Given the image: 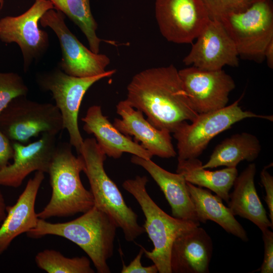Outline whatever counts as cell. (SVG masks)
<instances>
[{
    "label": "cell",
    "instance_id": "33",
    "mask_svg": "<svg viewBox=\"0 0 273 273\" xmlns=\"http://www.w3.org/2000/svg\"><path fill=\"white\" fill-rule=\"evenodd\" d=\"M264 59L266 61L268 67L273 68V39H272L266 46L264 52Z\"/></svg>",
    "mask_w": 273,
    "mask_h": 273
},
{
    "label": "cell",
    "instance_id": "29",
    "mask_svg": "<svg viewBox=\"0 0 273 273\" xmlns=\"http://www.w3.org/2000/svg\"><path fill=\"white\" fill-rule=\"evenodd\" d=\"M264 243V257L259 269L261 273L273 272V233L266 229L262 231Z\"/></svg>",
    "mask_w": 273,
    "mask_h": 273
},
{
    "label": "cell",
    "instance_id": "15",
    "mask_svg": "<svg viewBox=\"0 0 273 273\" xmlns=\"http://www.w3.org/2000/svg\"><path fill=\"white\" fill-rule=\"evenodd\" d=\"M57 145L56 134L47 132L27 145L13 142V162L0 169V186L18 188L34 171L48 173Z\"/></svg>",
    "mask_w": 273,
    "mask_h": 273
},
{
    "label": "cell",
    "instance_id": "30",
    "mask_svg": "<svg viewBox=\"0 0 273 273\" xmlns=\"http://www.w3.org/2000/svg\"><path fill=\"white\" fill-rule=\"evenodd\" d=\"M269 166H265L262 169L260 179L265 191L264 200L268 208L270 220L273 223V177L267 170Z\"/></svg>",
    "mask_w": 273,
    "mask_h": 273
},
{
    "label": "cell",
    "instance_id": "19",
    "mask_svg": "<svg viewBox=\"0 0 273 273\" xmlns=\"http://www.w3.org/2000/svg\"><path fill=\"white\" fill-rule=\"evenodd\" d=\"M44 178L43 172L36 171L15 204L7 206V214L0 227V255L17 237L36 226L38 218L35 211V201Z\"/></svg>",
    "mask_w": 273,
    "mask_h": 273
},
{
    "label": "cell",
    "instance_id": "27",
    "mask_svg": "<svg viewBox=\"0 0 273 273\" xmlns=\"http://www.w3.org/2000/svg\"><path fill=\"white\" fill-rule=\"evenodd\" d=\"M28 88L17 73L0 72V113L15 98L26 96Z\"/></svg>",
    "mask_w": 273,
    "mask_h": 273
},
{
    "label": "cell",
    "instance_id": "6",
    "mask_svg": "<svg viewBox=\"0 0 273 273\" xmlns=\"http://www.w3.org/2000/svg\"><path fill=\"white\" fill-rule=\"evenodd\" d=\"M234 42L239 56L261 63L264 50L273 39V2L256 0L247 10L220 21Z\"/></svg>",
    "mask_w": 273,
    "mask_h": 273
},
{
    "label": "cell",
    "instance_id": "28",
    "mask_svg": "<svg viewBox=\"0 0 273 273\" xmlns=\"http://www.w3.org/2000/svg\"><path fill=\"white\" fill-rule=\"evenodd\" d=\"M256 0H200L211 20L220 21L224 17L247 10Z\"/></svg>",
    "mask_w": 273,
    "mask_h": 273
},
{
    "label": "cell",
    "instance_id": "9",
    "mask_svg": "<svg viewBox=\"0 0 273 273\" xmlns=\"http://www.w3.org/2000/svg\"><path fill=\"white\" fill-rule=\"evenodd\" d=\"M14 99L0 113V130L10 140L22 144L43 133L57 134L64 129L61 114L49 103Z\"/></svg>",
    "mask_w": 273,
    "mask_h": 273
},
{
    "label": "cell",
    "instance_id": "5",
    "mask_svg": "<svg viewBox=\"0 0 273 273\" xmlns=\"http://www.w3.org/2000/svg\"><path fill=\"white\" fill-rule=\"evenodd\" d=\"M148 181L146 176L137 175L124 181L122 187L137 201L145 217L143 226L154 248L151 251L144 248V253L157 266L158 272L171 273L170 253L174 241L200 224L179 219L165 212L148 193Z\"/></svg>",
    "mask_w": 273,
    "mask_h": 273
},
{
    "label": "cell",
    "instance_id": "10",
    "mask_svg": "<svg viewBox=\"0 0 273 273\" xmlns=\"http://www.w3.org/2000/svg\"><path fill=\"white\" fill-rule=\"evenodd\" d=\"M33 1L32 6L24 13L0 19V40L4 43L14 42L19 46L25 71L33 62L38 61L48 50V34L39 28L38 23L47 11L55 9L49 0Z\"/></svg>",
    "mask_w": 273,
    "mask_h": 273
},
{
    "label": "cell",
    "instance_id": "26",
    "mask_svg": "<svg viewBox=\"0 0 273 273\" xmlns=\"http://www.w3.org/2000/svg\"><path fill=\"white\" fill-rule=\"evenodd\" d=\"M38 268L48 273H94L90 260L85 256L69 258L59 251L45 249L35 257Z\"/></svg>",
    "mask_w": 273,
    "mask_h": 273
},
{
    "label": "cell",
    "instance_id": "24",
    "mask_svg": "<svg viewBox=\"0 0 273 273\" xmlns=\"http://www.w3.org/2000/svg\"><path fill=\"white\" fill-rule=\"evenodd\" d=\"M261 150L260 142L255 135L246 132L236 133L218 144L202 167H236L244 160L251 162L255 160Z\"/></svg>",
    "mask_w": 273,
    "mask_h": 273
},
{
    "label": "cell",
    "instance_id": "11",
    "mask_svg": "<svg viewBox=\"0 0 273 273\" xmlns=\"http://www.w3.org/2000/svg\"><path fill=\"white\" fill-rule=\"evenodd\" d=\"M43 27L51 28L56 33L61 46L59 68L65 73L79 77H91L107 72L110 60L104 54H97L85 47L70 31L65 23V15L51 9L41 17Z\"/></svg>",
    "mask_w": 273,
    "mask_h": 273
},
{
    "label": "cell",
    "instance_id": "4",
    "mask_svg": "<svg viewBox=\"0 0 273 273\" xmlns=\"http://www.w3.org/2000/svg\"><path fill=\"white\" fill-rule=\"evenodd\" d=\"M84 162L83 171L88 180L94 206L105 212L120 228L125 239L132 242L145 231L138 223V216L128 206L116 185L104 169L106 155L95 138L83 141L79 153Z\"/></svg>",
    "mask_w": 273,
    "mask_h": 273
},
{
    "label": "cell",
    "instance_id": "13",
    "mask_svg": "<svg viewBox=\"0 0 273 273\" xmlns=\"http://www.w3.org/2000/svg\"><path fill=\"white\" fill-rule=\"evenodd\" d=\"M178 74L192 106L198 114L225 107L230 93L236 87L233 78L222 69L208 71L192 66L178 70Z\"/></svg>",
    "mask_w": 273,
    "mask_h": 273
},
{
    "label": "cell",
    "instance_id": "18",
    "mask_svg": "<svg viewBox=\"0 0 273 273\" xmlns=\"http://www.w3.org/2000/svg\"><path fill=\"white\" fill-rule=\"evenodd\" d=\"M199 226L178 236L174 241L170 253L172 272H209L212 241L207 232Z\"/></svg>",
    "mask_w": 273,
    "mask_h": 273
},
{
    "label": "cell",
    "instance_id": "21",
    "mask_svg": "<svg viewBox=\"0 0 273 273\" xmlns=\"http://www.w3.org/2000/svg\"><path fill=\"white\" fill-rule=\"evenodd\" d=\"M256 172V165L252 163L237 175L228 203L234 216L250 220L262 232L269 228L272 229L273 223L268 218L257 193L254 183Z\"/></svg>",
    "mask_w": 273,
    "mask_h": 273
},
{
    "label": "cell",
    "instance_id": "16",
    "mask_svg": "<svg viewBox=\"0 0 273 273\" xmlns=\"http://www.w3.org/2000/svg\"><path fill=\"white\" fill-rule=\"evenodd\" d=\"M116 113L121 118H115L113 125L123 134L133 136L153 156L163 158L174 157L176 152L170 133L159 129L145 119L143 113L132 107L126 100L116 105Z\"/></svg>",
    "mask_w": 273,
    "mask_h": 273
},
{
    "label": "cell",
    "instance_id": "8",
    "mask_svg": "<svg viewBox=\"0 0 273 273\" xmlns=\"http://www.w3.org/2000/svg\"><path fill=\"white\" fill-rule=\"evenodd\" d=\"M115 70L104 74L86 77L69 75L59 67L38 74L36 81L42 90L51 92L63 120L64 129L69 135V143L79 154L83 141L80 132L78 116L82 99L87 90L95 83L110 77Z\"/></svg>",
    "mask_w": 273,
    "mask_h": 273
},
{
    "label": "cell",
    "instance_id": "22",
    "mask_svg": "<svg viewBox=\"0 0 273 273\" xmlns=\"http://www.w3.org/2000/svg\"><path fill=\"white\" fill-rule=\"evenodd\" d=\"M187 186L200 222L213 221L226 232L243 241L248 240L246 231L219 197L213 195L208 189L196 187L187 181Z\"/></svg>",
    "mask_w": 273,
    "mask_h": 273
},
{
    "label": "cell",
    "instance_id": "17",
    "mask_svg": "<svg viewBox=\"0 0 273 273\" xmlns=\"http://www.w3.org/2000/svg\"><path fill=\"white\" fill-rule=\"evenodd\" d=\"M81 120L84 122L83 130L94 134L99 147L106 156L118 159L124 153H127L147 160L153 157L140 144L117 129L103 114L100 106L89 107Z\"/></svg>",
    "mask_w": 273,
    "mask_h": 273
},
{
    "label": "cell",
    "instance_id": "2",
    "mask_svg": "<svg viewBox=\"0 0 273 273\" xmlns=\"http://www.w3.org/2000/svg\"><path fill=\"white\" fill-rule=\"evenodd\" d=\"M117 228L110 216L94 206L79 217L67 222L51 223L38 218L36 226L26 234L32 238L46 235L65 238L85 252L97 272L110 273L107 260L113 254Z\"/></svg>",
    "mask_w": 273,
    "mask_h": 273
},
{
    "label": "cell",
    "instance_id": "23",
    "mask_svg": "<svg viewBox=\"0 0 273 273\" xmlns=\"http://www.w3.org/2000/svg\"><path fill=\"white\" fill-rule=\"evenodd\" d=\"M177 160L176 172L181 174L187 182L206 188L228 202L230 191L238 175L236 167L210 171L202 167V162L198 158Z\"/></svg>",
    "mask_w": 273,
    "mask_h": 273
},
{
    "label": "cell",
    "instance_id": "34",
    "mask_svg": "<svg viewBox=\"0 0 273 273\" xmlns=\"http://www.w3.org/2000/svg\"><path fill=\"white\" fill-rule=\"evenodd\" d=\"M6 208L5 200L4 196L0 190V221L2 220L6 215Z\"/></svg>",
    "mask_w": 273,
    "mask_h": 273
},
{
    "label": "cell",
    "instance_id": "12",
    "mask_svg": "<svg viewBox=\"0 0 273 273\" xmlns=\"http://www.w3.org/2000/svg\"><path fill=\"white\" fill-rule=\"evenodd\" d=\"M155 11L161 34L176 43H192L210 20L200 0H156Z\"/></svg>",
    "mask_w": 273,
    "mask_h": 273
},
{
    "label": "cell",
    "instance_id": "25",
    "mask_svg": "<svg viewBox=\"0 0 273 273\" xmlns=\"http://www.w3.org/2000/svg\"><path fill=\"white\" fill-rule=\"evenodd\" d=\"M55 9L67 16L81 30L89 49L99 53L103 39L97 35L98 24L91 12L89 0H49Z\"/></svg>",
    "mask_w": 273,
    "mask_h": 273
},
{
    "label": "cell",
    "instance_id": "7",
    "mask_svg": "<svg viewBox=\"0 0 273 273\" xmlns=\"http://www.w3.org/2000/svg\"><path fill=\"white\" fill-rule=\"evenodd\" d=\"M242 97L220 109L198 114L190 124L185 121L179 125L173 132L177 141V160L198 158L213 138L244 119L259 118L272 121V115L243 110L239 105Z\"/></svg>",
    "mask_w": 273,
    "mask_h": 273
},
{
    "label": "cell",
    "instance_id": "32",
    "mask_svg": "<svg viewBox=\"0 0 273 273\" xmlns=\"http://www.w3.org/2000/svg\"><path fill=\"white\" fill-rule=\"evenodd\" d=\"M13 155L14 150L11 141L0 130V169L9 164Z\"/></svg>",
    "mask_w": 273,
    "mask_h": 273
},
{
    "label": "cell",
    "instance_id": "3",
    "mask_svg": "<svg viewBox=\"0 0 273 273\" xmlns=\"http://www.w3.org/2000/svg\"><path fill=\"white\" fill-rule=\"evenodd\" d=\"M69 143H62L56 149L48 173L52 188L49 203L37 213L38 218L67 217L84 213L94 206L90 191L82 184L80 172L84 169L81 156H75Z\"/></svg>",
    "mask_w": 273,
    "mask_h": 273
},
{
    "label": "cell",
    "instance_id": "31",
    "mask_svg": "<svg viewBox=\"0 0 273 273\" xmlns=\"http://www.w3.org/2000/svg\"><path fill=\"white\" fill-rule=\"evenodd\" d=\"M144 254V247H141L139 253L128 265L123 263L121 273H157L158 272L157 266L152 265L144 266L141 262L142 257Z\"/></svg>",
    "mask_w": 273,
    "mask_h": 273
},
{
    "label": "cell",
    "instance_id": "20",
    "mask_svg": "<svg viewBox=\"0 0 273 273\" xmlns=\"http://www.w3.org/2000/svg\"><path fill=\"white\" fill-rule=\"evenodd\" d=\"M130 161L143 167L155 181L171 207L172 216L200 224L187 181L181 174L168 171L151 159L132 155Z\"/></svg>",
    "mask_w": 273,
    "mask_h": 273
},
{
    "label": "cell",
    "instance_id": "1",
    "mask_svg": "<svg viewBox=\"0 0 273 273\" xmlns=\"http://www.w3.org/2000/svg\"><path fill=\"white\" fill-rule=\"evenodd\" d=\"M126 100L142 111L156 128L173 133L185 121H193L195 110L173 65L143 70L127 87Z\"/></svg>",
    "mask_w": 273,
    "mask_h": 273
},
{
    "label": "cell",
    "instance_id": "35",
    "mask_svg": "<svg viewBox=\"0 0 273 273\" xmlns=\"http://www.w3.org/2000/svg\"><path fill=\"white\" fill-rule=\"evenodd\" d=\"M4 0H0V8H2L4 5Z\"/></svg>",
    "mask_w": 273,
    "mask_h": 273
},
{
    "label": "cell",
    "instance_id": "14",
    "mask_svg": "<svg viewBox=\"0 0 273 273\" xmlns=\"http://www.w3.org/2000/svg\"><path fill=\"white\" fill-rule=\"evenodd\" d=\"M183 62L186 66L213 71L225 65L238 67L239 59L236 46L221 22L210 19Z\"/></svg>",
    "mask_w": 273,
    "mask_h": 273
}]
</instances>
